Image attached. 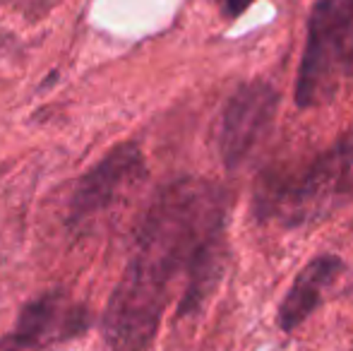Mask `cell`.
<instances>
[{
  "label": "cell",
  "mask_w": 353,
  "mask_h": 351,
  "mask_svg": "<svg viewBox=\"0 0 353 351\" xmlns=\"http://www.w3.org/2000/svg\"><path fill=\"white\" fill-rule=\"evenodd\" d=\"M344 263L339 255H317L310 263L303 267L296 274L293 284L288 286L286 296L279 303V313H276V325L283 332H293L298 330L325 301L327 291L334 286L339 279Z\"/></svg>",
  "instance_id": "7"
},
{
  "label": "cell",
  "mask_w": 353,
  "mask_h": 351,
  "mask_svg": "<svg viewBox=\"0 0 353 351\" xmlns=\"http://www.w3.org/2000/svg\"><path fill=\"white\" fill-rule=\"evenodd\" d=\"M89 328V310L65 291H46L29 301L8 334L0 337V351H56Z\"/></svg>",
  "instance_id": "5"
},
{
  "label": "cell",
  "mask_w": 353,
  "mask_h": 351,
  "mask_svg": "<svg viewBox=\"0 0 353 351\" xmlns=\"http://www.w3.org/2000/svg\"><path fill=\"white\" fill-rule=\"evenodd\" d=\"M279 111V92L265 80H250L236 87L219 116L216 147L221 164L236 171L270 135Z\"/></svg>",
  "instance_id": "4"
},
{
  "label": "cell",
  "mask_w": 353,
  "mask_h": 351,
  "mask_svg": "<svg viewBox=\"0 0 353 351\" xmlns=\"http://www.w3.org/2000/svg\"><path fill=\"white\" fill-rule=\"evenodd\" d=\"M228 192L219 183L185 176L159 190L135 250L103 313L111 351H147L178 286V318L200 313L226 267Z\"/></svg>",
  "instance_id": "1"
},
{
  "label": "cell",
  "mask_w": 353,
  "mask_h": 351,
  "mask_svg": "<svg viewBox=\"0 0 353 351\" xmlns=\"http://www.w3.org/2000/svg\"><path fill=\"white\" fill-rule=\"evenodd\" d=\"M353 202V130L330 150L293 171L260 178L252 210L260 221L303 229L336 214Z\"/></svg>",
  "instance_id": "2"
},
{
  "label": "cell",
  "mask_w": 353,
  "mask_h": 351,
  "mask_svg": "<svg viewBox=\"0 0 353 351\" xmlns=\"http://www.w3.org/2000/svg\"><path fill=\"white\" fill-rule=\"evenodd\" d=\"M353 82V0H317L307 17L293 99L303 111L334 101Z\"/></svg>",
  "instance_id": "3"
},
{
  "label": "cell",
  "mask_w": 353,
  "mask_h": 351,
  "mask_svg": "<svg viewBox=\"0 0 353 351\" xmlns=\"http://www.w3.org/2000/svg\"><path fill=\"white\" fill-rule=\"evenodd\" d=\"M144 176V157L135 142L111 150L92 171L82 176L70 202V221L84 224L113 207Z\"/></svg>",
  "instance_id": "6"
},
{
  "label": "cell",
  "mask_w": 353,
  "mask_h": 351,
  "mask_svg": "<svg viewBox=\"0 0 353 351\" xmlns=\"http://www.w3.org/2000/svg\"><path fill=\"white\" fill-rule=\"evenodd\" d=\"M255 0H221V10L226 14V19H236L245 12Z\"/></svg>",
  "instance_id": "8"
}]
</instances>
